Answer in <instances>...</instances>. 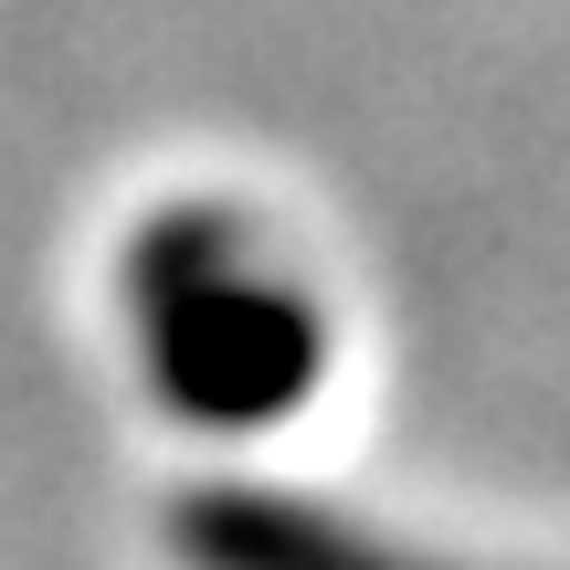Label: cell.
<instances>
[{
    "label": "cell",
    "instance_id": "6da1fadb",
    "mask_svg": "<svg viewBox=\"0 0 570 570\" xmlns=\"http://www.w3.org/2000/svg\"><path fill=\"white\" fill-rule=\"evenodd\" d=\"M127 338L148 391L202 433L285 423L327 370V317L233 202L148 212V233L127 244Z\"/></svg>",
    "mask_w": 570,
    "mask_h": 570
},
{
    "label": "cell",
    "instance_id": "7a4b0ae2",
    "mask_svg": "<svg viewBox=\"0 0 570 570\" xmlns=\"http://www.w3.org/2000/svg\"><path fill=\"white\" fill-rule=\"evenodd\" d=\"M180 560L190 570H433L402 560L391 539L348 529L327 508H296V497H254V487H212L180 508Z\"/></svg>",
    "mask_w": 570,
    "mask_h": 570
}]
</instances>
